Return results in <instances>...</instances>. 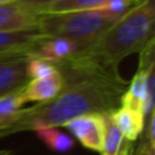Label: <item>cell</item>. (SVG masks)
<instances>
[{
    "mask_svg": "<svg viewBox=\"0 0 155 155\" xmlns=\"http://www.w3.org/2000/svg\"><path fill=\"white\" fill-rule=\"evenodd\" d=\"M63 76L62 90L50 101L21 109L15 119L0 127V138L41 127H58L90 113L109 114L120 105L128 82L119 70L73 63H52Z\"/></svg>",
    "mask_w": 155,
    "mask_h": 155,
    "instance_id": "6da1fadb",
    "label": "cell"
},
{
    "mask_svg": "<svg viewBox=\"0 0 155 155\" xmlns=\"http://www.w3.org/2000/svg\"><path fill=\"white\" fill-rule=\"evenodd\" d=\"M155 41V0H144L117 19L85 50L67 59L87 67L117 70L120 62Z\"/></svg>",
    "mask_w": 155,
    "mask_h": 155,
    "instance_id": "7a4b0ae2",
    "label": "cell"
},
{
    "mask_svg": "<svg viewBox=\"0 0 155 155\" xmlns=\"http://www.w3.org/2000/svg\"><path fill=\"white\" fill-rule=\"evenodd\" d=\"M116 21L97 10L44 13L38 31L51 38L61 36L92 42Z\"/></svg>",
    "mask_w": 155,
    "mask_h": 155,
    "instance_id": "3957f363",
    "label": "cell"
},
{
    "mask_svg": "<svg viewBox=\"0 0 155 155\" xmlns=\"http://www.w3.org/2000/svg\"><path fill=\"white\" fill-rule=\"evenodd\" d=\"M42 15L39 8L18 0L0 5V31H36Z\"/></svg>",
    "mask_w": 155,
    "mask_h": 155,
    "instance_id": "277c9868",
    "label": "cell"
},
{
    "mask_svg": "<svg viewBox=\"0 0 155 155\" xmlns=\"http://www.w3.org/2000/svg\"><path fill=\"white\" fill-rule=\"evenodd\" d=\"M63 127L68 128L85 148L94 151L102 150L105 134V114H85L68 121Z\"/></svg>",
    "mask_w": 155,
    "mask_h": 155,
    "instance_id": "5b68a950",
    "label": "cell"
},
{
    "mask_svg": "<svg viewBox=\"0 0 155 155\" xmlns=\"http://www.w3.org/2000/svg\"><path fill=\"white\" fill-rule=\"evenodd\" d=\"M93 42V41H92ZM91 42L61 36H46L31 52L30 58H39L51 63L64 61L85 50Z\"/></svg>",
    "mask_w": 155,
    "mask_h": 155,
    "instance_id": "8992f818",
    "label": "cell"
},
{
    "mask_svg": "<svg viewBox=\"0 0 155 155\" xmlns=\"http://www.w3.org/2000/svg\"><path fill=\"white\" fill-rule=\"evenodd\" d=\"M46 38L36 31H0V61L12 57H29Z\"/></svg>",
    "mask_w": 155,
    "mask_h": 155,
    "instance_id": "52a82bcc",
    "label": "cell"
},
{
    "mask_svg": "<svg viewBox=\"0 0 155 155\" xmlns=\"http://www.w3.org/2000/svg\"><path fill=\"white\" fill-rule=\"evenodd\" d=\"M28 59L29 57L22 56L0 61V97L28 82Z\"/></svg>",
    "mask_w": 155,
    "mask_h": 155,
    "instance_id": "ba28073f",
    "label": "cell"
},
{
    "mask_svg": "<svg viewBox=\"0 0 155 155\" xmlns=\"http://www.w3.org/2000/svg\"><path fill=\"white\" fill-rule=\"evenodd\" d=\"M64 80L59 70L42 79H33L28 81L23 90V98L27 102L44 103L52 99L63 87Z\"/></svg>",
    "mask_w": 155,
    "mask_h": 155,
    "instance_id": "9c48e42d",
    "label": "cell"
},
{
    "mask_svg": "<svg viewBox=\"0 0 155 155\" xmlns=\"http://www.w3.org/2000/svg\"><path fill=\"white\" fill-rule=\"evenodd\" d=\"M109 115L127 142H134L144 131L145 120L140 111L126 107H117Z\"/></svg>",
    "mask_w": 155,
    "mask_h": 155,
    "instance_id": "30bf717a",
    "label": "cell"
},
{
    "mask_svg": "<svg viewBox=\"0 0 155 155\" xmlns=\"http://www.w3.org/2000/svg\"><path fill=\"white\" fill-rule=\"evenodd\" d=\"M109 114H105V134L101 150L102 155H132L131 142L125 140Z\"/></svg>",
    "mask_w": 155,
    "mask_h": 155,
    "instance_id": "8fae6325",
    "label": "cell"
},
{
    "mask_svg": "<svg viewBox=\"0 0 155 155\" xmlns=\"http://www.w3.org/2000/svg\"><path fill=\"white\" fill-rule=\"evenodd\" d=\"M40 140L54 153H68L74 148V139L57 127H41L35 130Z\"/></svg>",
    "mask_w": 155,
    "mask_h": 155,
    "instance_id": "7c38bea8",
    "label": "cell"
},
{
    "mask_svg": "<svg viewBox=\"0 0 155 155\" xmlns=\"http://www.w3.org/2000/svg\"><path fill=\"white\" fill-rule=\"evenodd\" d=\"M24 86H21L0 97V127L11 122L25 103L23 98Z\"/></svg>",
    "mask_w": 155,
    "mask_h": 155,
    "instance_id": "4fadbf2b",
    "label": "cell"
},
{
    "mask_svg": "<svg viewBox=\"0 0 155 155\" xmlns=\"http://www.w3.org/2000/svg\"><path fill=\"white\" fill-rule=\"evenodd\" d=\"M110 0H58L45 7L39 8L41 13H62L73 11L97 10Z\"/></svg>",
    "mask_w": 155,
    "mask_h": 155,
    "instance_id": "5bb4252c",
    "label": "cell"
},
{
    "mask_svg": "<svg viewBox=\"0 0 155 155\" xmlns=\"http://www.w3.org/2000/svg\"><path fill=\"white\" fill-rule=\"evenodd\" d=\"M57 70L54 64L51 62L39 59V58H29L27 63V75L30 80L33 79H42L47 78Z\"/></svg>",
    "mask_w": 155,
    "mask_h": 155,
    "instance_id": "9a60e30c",
    "label": "cell"
},
{
    "mask_svg": "<svg viewBox=\"0 0 155 155\" xmlns=\"http://www.w3.org/2000/svg\"><path fill=\"white\" fill-rule=\"evenodd\" d=\"M137 155H155V147H153L150 143L143 139L140 147L138 148Z\"/></svg>",
    "mask_w": 155,
    "mask_h": 155,
    "instance_id": "2e32d148",
    "label": "cell"
},
{
    "mask_svg": "<svg viewBox=\"0 0 155 155\" xmlns=\"http://www.w3.org/2000/svg\"><path fill=\"white\" fill-rule=\"evenodd\" d=\"M18 1H22L24 4H28L30 6H34L36 8H41V7H45L50 4H53L58 0H18Z\"/></svg>",
    "mask_w": 155,
    "mask_h": 155,
    "instance_id": "e0dca14e",
    "label": "cell"
},
{
    "mask_svg": "<svg viewBox=\"0 0 155 155\" xmlns=\"http://www.w3.org/2000/svg\"><path fill=\"white\" fill-rule=\"evenodd\" d=\"M0 155H12V151L7 150V149H4V150H0Z\"/></svg>",
    "mask_w": 155,
    "mask_h": 155,
    "instance_id": "ac0fdd59",
    "label": "cell"
},
{
    "mask_svg": "<svg viewBox=\"0 0 155 155\" xmlns=\"http://www.w3.org/2000/svg\"><path fill=\"white\" fill-rule=\"evenodd\" d=\"M17 0H0V5H5V4H11V2H15Z\"/></svg>",
    "mask_w": 155,
    "mask_h": 155,
    "instance_id": "d6986e66",
    "label": "cell"
}]
</instances>
